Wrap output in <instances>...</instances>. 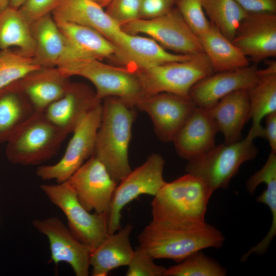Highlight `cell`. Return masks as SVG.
<instances>
[{
  "label": "cell",
  "instance_id": "cell-23",
  "mask_svg": "<svg viewBox=\"0 0 276 276\" xmlns=\"http://www.w3.org/2000/svg\"><path fill=\"white\" fill-rule=\"evenodd\" d=\"M132 226L127 224L109 234L90 254L93 276H106L112 270L127 266L134 252L130 235Z\"/></svg>",
  "mask_w": 276,
  "mask_h": 276
},
{
  "label": "cell",
  "instance_id": "cell-1",
  "mask_svg": "<svg viewBox=\"0 0 276 276\" xmlns=\"http://www.w3.org/2000/svg\"><path fill=\"white\" fill-rule=\"evenodd\" d=\"M102 101L103 112L93 155L119 183L131 171L128 148L136 107L127 101L109 97Z\"/></svg>",
  "mask_w": 276,
  "mask_h": 276
},
{
  "label": "cell",
  "instance_id": "cell-33",
  "mask_svg": "<svg viewBox=\"0 0 276 276\" xmlns=\"http://www.w3.org/2000/svg\"><path fill=\"white\" fill-rule=\"evenodd\" d=\"M226 273L218 262L199 251L166 268L163 276H224Z\"/></svg>",
  "mask_w": 276,
  "mask_h": 276
},
{
  "label": "cell",
  "instance_id": "cell-22",
  "mask_svg": "<svg viewBox=\"0 0 276 276\" xmlns=\"http://www.w3.org/2000/svg\"><path fill=\"white\" fill-rule=\"evenodd\" d=\"M56 67L42 68L14 82L37 111L60 98L71 83Z\"/></svg>",
  "mask_w": 276,
  "mask_h": 276
},
{
  "label": "cell",
  "instance_id": "cell-32",
  "mask_svg": "<svg viewBox=\"0 0 276 276\" xmlns=\"http://www.w3.org/2000/svg\"><path fill=\"white\" fill-rule=\"evenodd\" d=\"M41 68L33 56L9 49L0 50V90Z\"/></svg>",
  "mask_w": 276,
  "mask_h": 276
},
{
  "label": "cell",
  "instance_id": "cell-31",
  "mask_svg": "<svg viewBox=\"0 0 276 276\" xmlns=\"http://www.w3.org/2000/svg\"><path fill=\"white\" fill-rule=\"evenodd\" d=\"M210 22L232 40L236 31L248 14L235 0H201Z\"/></svg>",
  "mask_w": 276,
  "mask_h": 276
},
{
  "label": "cell",
  "instance_id": "cell-29",
  "mask_svg": "<svg viewBox=\"0 0 276 276\" xmlns=\"http://www.w3.org/2000/svg\"><path fill=\"white\" fill-rule=\"evenodd\" d=\"M13 83L0 90V144L8 140L37 112Z\"/></svg>",
  "mask_w": 276,
  "mask_h": 276
},
{
  "label": "cell",
  "instance_id": "cell-30",
  "mask_svg": "<svg viewBox=\"0 0 276 276\" xmlns=\"http://www.w3.org/2000/svg\"><path fill=\"white\" fill-rule=\"evenodd\" d=\"M15 46L25 55L34 57L31 24L18 9L8 6L0 13V50Z\"/></svg>",
  "mask_w": 276,
  "mask_h": 276
},
{
  "label": "cell",
  "instance_id": "cell-15",
  "mask_svg": "<svg viewBox=\"0 0 276 276\" xmlns=\"http://www.w3.org/2000/svg\"><path fill=\"white\" fill-rule=\"evenodd\" d=\"M254 64L276 56V13H248L232 40Z\"/></svg>",
  "mask_w": 276,
  "mask_h": 276
},
{
  "label": "cell",
  "instance_id": "cell-5",
  "mask_svg": "<svg viewBox=\"0 0 276 276\" xmlns=\"http://www.w3.org/2000/svg\"><path fill=\"white\" fill-rule=\"evenodd\" d=\"M257 137L250 130L246 136L233 143L216 145L203 154L188 161L187 173L201 178L214 192L226 189L244 163L254 159L258 149Z\"/></svg>",
  "mask_w": 276,
  "mask_h": 276
},
{
  "label": "cell",
  "instance_id": "cell-20",
  "mask_svg": "<svg viewBox=\"0 0 276 276\" xmlns=\"http://www.w3.org/2000/svg\"><path fill=\"white\" fill-rule=\"evenodd\" d=\"M103 8L94 0H58L51 14L56 21L94 29L114 43L122 30Z\"/></svg>",
  "mask_w": 276,
  "mask_h": 276
},
{
  "label": "cell",
  "instance_id": "cell-27",
  "mask_svg": "<svg viewBox=\"0 0 276 276\" xmlns=\"http://www.w3.org/2000/svg\"><path fill=\"white\" fill-rule=\"evenodd\" d=\"M262 183L266 185V189L256 200L267 205L270 209L272 215L271 225L266 236L242 256V261H245L252 254H264L276 234V157L274 155H269L263 167L249 177L246 182V190L248 193L252 194Z\"/></svg>",
  "mask_w": 276,
  "mask_h": 276
},
{
  "label": "cell",
  "instance_id": "cell-35",
  "mask_svg": "<svg viewBox=\"0 0 276 276\" xmlns=\"http://www.w3.org/2000/svg\"><path fill=\"white\" fill-rule=\"evenodd\" d=\"M145 250L139 247L134 250L128 265L126 276H163L166 268L156 264Z\"/></svg>",
  "mask_w": 276,
  "mask_h": 276
},
{
  "label": "cell",
  "instance_id": "cell-9",
  "mask_svg": "<svg viewBox=\"0 0 276 276\" xmlns=\"http://www.w3.org/2000/svg\"><path fill=\"white\" fill-rule=\"evenodd\" d=\"M121 29L130 34L147 35L174 53L194 55L203 52L198 36L175 7L155 18L136 19L121 26Z\"/></svg>",
  "mask_w": 276,
  "mask_h": 276
},
{
  "label": "cell",
  "instance_id": "cell-34",
  "mask_svg": "<svg viewBox=\"0 0 276 276\" xmlns=\"http://www.w3.org/2000/svg\"><path fill=\"white\" fill-rule=\"evenodd\" d=\"M176 8L198 36L210 27L211 22L205 15L201 0H178Z\"/></svg>",
  "mask_w": 276,
  "mask_h": 276
},
{
  "label": "cell",
  "instance_id": "cell-6",
  "mask_svg": "<svg viewBox=\"0 0 276 276\" xmlns=\"http://www.w3.org/2000/svg\"><path fill=\"white\" fill-rule=\"evenodd\" d=\"M64 76H79L90 81L100 101L116 97L131 103L144 96L137 75L124 67L104 63L100 60L78 58L57 68Z\"/></svg>",
  "mask_w": 276,
  "mask_h": 276
},
{
  "label": "cell",
  "instance_id": "cell-24",
  "mask_svg": "<svg viewBox=\"0 0 276 276\" xmlns=\"http://www.w3.org/2000/svg\"><path fill=\"white\" fill-rule=\"evenodd\" d=\"M56 22L70 50L76 56L100 60L114 57L115 44L95 29L73 23Z\"/></svg>",
  "mask_w": 276,
  "mask_h": 276
},
{
  "label": "cell",
  "instance_id": "cell-42",
  "mask_svg": "<svg viewBox=\"0 0 276 276\" xmlns=\"http://www.w3.org/2000/svg\"><path fill=\"white\" fill-rule=\"evenodd\" d=\"M9 0H0V13L9 6Z\"/></svg>",
  "mask_w": 276,
  "mask_h": 276
},
{
  "label": "cell",
  "instance_id": "cell-40",
  "mask_svg": "<svg viewBox=\"0 0 276 276\" xmlns=\"http://www.w3.org/2000/svg\"><path fill=\"white\" fill-rule=\"evenodd\" d=\"M265 118L264 138L268 142L271 152L276 153V111L270 113Z\"/></svg>",
  "mask_w": 276,
  "mask_h": 276
},
{
  "label": "cell",
  "instance_id": "cell-3",
  "mask_svg": "<svg viewBox=\"0 0 276 276\" xmlns=\"http://www.w3.org/2000/svg\"><path fill=\"white\" fill-rule=\"evenodd\" d=\"M213 193L201 178L189 173L166 182L151 201L152 221L175 225L203 224Z\"/></svg>",
  "mask_w": 276,
  "mask_h": 276
},
{
  "label": "cell",
  "instance_id": "cell-16",
  "mask_svg": "<svg viewBox=\"0 0 276 276\" xmlns=\"http://www.w3.org/2000/svg\"><path fill=\"white\" fill-rule=\"evenodd\" d=\"M114 44L117 52L113 59L134 73L164 63L185 61L192 56L171 52L151 37L130 34L123 31Z\"/></svg>",
  "mask_w": 276,
  "mask_h": 276
},
{
  "label": "cell",
  "instance_id": "cell-19",
  "mask_svg": "<svg viewBox=\"0 0 276 276\" xmlns=\"http://www.w3.org/2000/svg\"><path fill=\"white\" fill-rule=\"evenodd\" d=\"M217 132L215 122L206 109L196 106L172 142L178 155L189 161L213 148Z\"/></svg>",
  "mask_w": 276,
  "mask_h": 276
},
{
  "label": "cell",
  "instance_id": "cell-37",
  "mask_svg": "<svg viewBox=\"0 0 276 276\" xmlns=\"http://www.w3.org/2000/svg\"><path fill=\"white\" fill-rule=\"evenodd\" d=\"M58 0H26L18 9L32 24L42 16L51 13Z\"/></svg>",
  "mask_w": 276,
  "mask_h": 276
},
{
  "label": "cell",
  "instance_id": "cell-14",
  "mask_svg": "<svg viewBox=\"0 0 276 276\" xmlns=\"http://www.w3.org/2000/svg\"><path fill=\"white\" fill-rule=\"evenodd\" d=\"M32 225L48 238L51 258L55 264H68L77 276L89 275L91 249L75 237L59 218L36 219Z\"/></svg>",
  "mask_w": 276,
  "mask_h": 276
},
{
  "label": "cell",
  "instance_id": "cell-12",
  "mask_svg": "<svg viewBox=\"0 0 276 276\" xmlns=\"http://www.w3.org/2000/svg\"><path fill=\"white\" fill-rule=\"evenodd\" d=\"M66 181L88 211L108 214L118 183L96 156L87 159Z\"/></svg>",
  "mask_w": 276,
  "mask_h": 276
},
{
  "label": "cell",
  "instance_id": "cell-7",
  "mask_svg": "<svg viewBox=\"0 0 276 276\" xmlns=\"http://www.w3.org/2000/svg\"><path fill=\"white\" fill-rule=\"evenodd\" d=\"M214 72L203 53L186 60L164 63L135 72L142 85L144 97L168 93L189 98L192 87Z\"/></svg>",
  "mask_w": 276,
  "mask_h": 276
},
{
  "label": "cell",
  "instance_id": "cell-21",
  "mask_svg": "<svg viewBox=\"0 0 276 276\" xmlns=\"http://www.w3.org/2000/svg\"><path fill=\"white\" fill-rule=\"evenodd\" d=\"M222 133L224 143L241 140L245 123L250 119L247 89L234 91L206 109Z\"/></svg>",
  "mask_w": 276,
  "mask_h": 276
},
{
  "label": "cell",
  "instance_id": "cell-17",
  "mask_svg": "<svg viewBox=\"0 0 276 276\" xmlns=\"http://www.w3.org/2000/svg\"><path fill=\"white\" fill-rule=\"evenodd\" d=\"M257 64L243 68L214 73L197 82L191 89L189 98L198 107L208 109L227 95L248 89L258 80Z\"/></svg>",
  "mask_w": 276,
  "mask_h": 276
},
{
  "label": "cell",
  "instance_id": "cell-25",
  "mask_svg": "<svg viewBox=\"0 0 276 276\" xmlns=\"http://www.w3.org/2000/svg\"><path fill=\"white\" fill-rule=\"evenodd\" d=\"M250 117L252 124L250 130L257 137L264 138L261 122L263 118L276 111V61L271 60L266 67L259 69L255 84L247 89Z\"/></svg>",
  "mask_w": 276,
  "mask_h": 276
},
{
  "label": "cell",
  "instance_id": "cell-13",
  "mask_svg": "<svg viewBox=\"0 0 276 276\" xmlns=\"http://www.w3.org/2000/svg\"><path fill=\"white\" fill-rule=\"evenodd\" d=\"M134 106L149 115L156 135L165 143L173 142L197 106L190 98L168 93L143 97L135 102Z\"/></svg>",
  "mask_w": 276,
  "mask_h": 276
},
{
  "label": "cell",
  "instance_id": "cell-38",
  "mask_svg": "<svg viewBox=\"0 0 276 276\" xmlns=\"http://www.w3.org/2000/svg\"><path fill=\"white\" fill-rule=\"evenodd\" d=\"M178 0H141L140 18L151 19L163 15L176 6Z\"/></svg>",
  "mask_w": 276,
  "mask_h": 276
},
{
  "label": "cell",
  "instance_id": "cell-8",
  "mask_svg": "<svg viewBox=\"0 0 276 276\" xmlns=\"http://www.w3.org/2000/svg\"><path fill=\"white\" fill-rule=\"evenodd\" d=\"M40 188L49 200L64 214L72 234L91 251L108 236V214H92L85 209L67 181L55 185L42 184Z\"/></svg>",
  "mask_w": 276,
  "mask_h": 276
},
{
  "label": "cell",
  "instance_id": "cell-4",
  "mask_svg": "<svg viewBox=\"0 0 276 276\" xmlns=\"http://www.w3.org/2000/svg\"><path fill=\"white\" fill-rule=\"evenodd\" d=\"M68 134L37 111L6 142L5 154L12 164L40 165L54 157Z\"/></svg>",
  "mask_w": 276,
  "mask_h": 276
},
{
  "label": "cell",
  "instance_id": "cell-28",
  "mask_svg": "<svg viewBox=\"0 0 276 276\" xmlns=\"http://www.w3.org/2000/svg\"><path fill=\"white\" fill-rule=\"evenodd\" d=\"M198 37L214 73L235 70L250 65L249 59L211 23Z\"/></svg>",
  "mask_w": 276,
  "mask_h": 276
},
{
  "label": "cell",
  "instance_id": "cell-41",
  "mask_svg": "<svg viewBox=\"0 0 276 276\" xmlns=\"http://www.w3.org/2000/svg\"><path fill=\"white\" fill-rule=\"evenodd\" d=\"M26 0H9V6L15 9H19Z\"/></svg>",
  "mask_w": 276,
  "mask_h": 276
},
{
  "label": "cell",
  "instance_id": "cell-43",
  "mask_svg": "<svg viewBox=\"0 0 276 276\" xmlns=\"http://www.w3.org/2000/svg\"><path fill=\"white\" fill-rule=\"evenodd\" d=\"M102 7H106L111 0H94Z\"/></svg>",
  "mask_w": 276,
  "mask_h": 276
},
{
  "label": "cell",
  "instance_id": "cell-39",
  "mask_svg": "<svg viewBox=\"0 0 276 276\" xmlns=\"http://www.w3.org/2000/svg\"><path fill=\"white\" fill-rule=\"evenodd\" d=\"M248 13H276V0H235Z\"/></svg>",
  "mask_w": 276,
  "mask_h": 276
},
{
  "label": "cell",
  "instance_id": "cell-18",
  "mask_svg": "<svg viewBox=\"0 0 276 276\" xmlns=\"http://www.w3.org/2000/svg\"><path fill=\"white\" fill-rule=\"evenodd\" d=\"M101 102L87 85L70 83L63 95L48 106L43 113L50 121L69 134Z\"/></svg>",
  "mask_w": 276,
  "mask_h": 276
},
{
  "label": "cell",
  "instance_id": "cell-10",
  "mask_svg": "<svg viewBox=\"0 0 276 276\" xmlns=\"http://www.w3.org/2000/svg\"><path fill=\"white\" fill-rule=\"evenodd\" d=\"M165 164L161 155L152 153L118 183L108 214L109 234L121 228L122 211L126 205L141 195L154 197L157 194L166 182L163 177Z\"/></svg>",
  "mask_w": 276,
  "mask_h": 276
},
{
  "label": "cell",
  "instance_id": "cell-26",
  "mask_svg": "<svg viewBox=\"0 0 276 276\" xmlns=\"http://www.w3.org/2000/svg\"><path fill=\"white\" fill-rule=\"evenodd\" d=\"M35 43L34 57L42 68L56 67L67 51V43L51 13L31 24Z\"/></svg>",
  "mask_w": 276,
  "mask_h": 276
},
{
  "label": "cell",
  "instance_id": "cell-11",
  "mask_svg": "<svg viewBox=\"0 0 276 276\" xmlns=\"http://www.w3.org/2000/svg\"><path fill=\"white\" fill-rule=\"evenodd\" d=\"M102 112L101 102L87 114L73 132V136L60 160L54 165L38 167L36 171L37 176L42 180H54L57 183L66 181L93 155Z\"/></svg>",
  "mask_w": 276,
  "mask_h": 276
},
{
  "label": "cell",
  "instance_id": "cell-2",
  "mask_svg": "<svg viewBox=\"0 0 276 276\" xmlns=\"http://www.w3.org/2000/svg\"><path fill=\"white\" fill-rule=\"evenodd\" d=\"M225 241L214 226L175 225L151 221L138 236L139 246L153 259H168L180 263L194 253L207 248H220Z\"/></svg>",
  "mask_w": 276,
  "mask_h": 276
},
{
  "label": "cell",
  "instance_id": "cell-36",
  "mask_svg": "<svg viewBox=\"0 0 276 276\" xmlns=\"http://www.w3.org/2000/svg\"><path fill=\"white\" fill-rule=\"evenodd\" d=\"M141 0H111L105 12L120 27L140 18Z\"/></svg>",
  "mask_w": 276,
  "mask_h": 276
}]
</instances>
